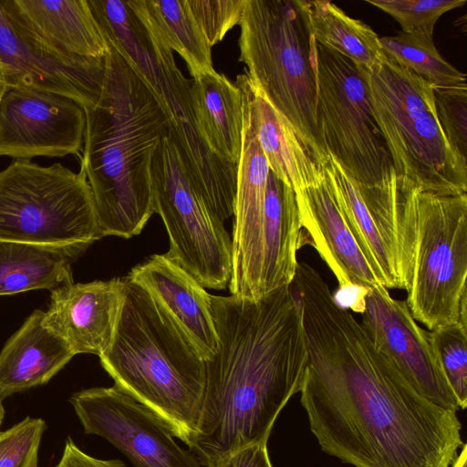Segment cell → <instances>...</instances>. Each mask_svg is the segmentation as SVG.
<instances>
[{"label": "cell", "instance_id": "cell-9", "mask_svg": "<svg viewBox=\"0 0 467 467\" xmlns=\"http://www.w3.org/2000/svg\"><path fill=\"white\" fill-rule=\"evenodd\" d=\"M102 238L84 171L15 160L0 171V241L90 246Z\"/></svg>", "mask_w": 467, "mask_h": 467}, {"label": "cell", "instance_id": "cell-19", "mask_svg": "<svg viewBox=\"0 0 467 467\" xmlns=\"http://www.w3.org/2000/svg\"><path fill=\"white\" fill-rule=\"evenodd\" d=\"M141 285L172 317L204 361L218 348L212 295L184 268L164 254H153L127 275Z\"/></svg>", "mask_w": 467, "mask_h": 467}, {"label": "cell", "instance_id": "cell-13", "mask_svg": "<svg viewBox=\"0 0 467 467\" xmlns=\"http://www.w3.org/2000/svg\"><path fill=\"white\" fill-rule=\"evenodd\" d=\"M69 402L87 434L104 438L136 467H201L160 418L115 386L82 389Z\"/></svg>", "mask_w": 467, "mask_h": 467}, {"label": "cell", "instance_id": "cell-31", "mask_svg": "<svg viewBox=\"0 0 467 467\" xmlns=\"http://www.w3.org/2000/svg\"><path fill=\"white\" fill-rule=\"evenodd\" d=\"M392 16L401 26V32L433 37L438 19L446 12L461 7L466 0H366Z\"/></svg>", "mask_w": 467, "mask_h": 467}, {"label": "cell", "instance_id": "cell-16", "mask_svg": "<svg viewBox=\"0 0 467 467\" xmlns=\"http://www.w3.org/2000/svg\"><path fill=\"white\" fill-rule=\"evenodd\" d=\"M269 172L243 99L242 146L236 163L232 274L228 285L231 295L241 298L262 297L265 202Z\"/></svg>", "mask_w": 467, "mask_h": 467}, {"label": "cell", "instance_id": "cell-4", "mask_svg": "<svg viewBox=\"0 0 467 467\" xmlns=\"http://www.w3.org/2000/svg\"><path fill=\"white\" fill-rule=\"evenodd\" d=\"M124 278V299L112 342L100 363L114 386L149 409L187 446L203 401L205 361L164 308Z\"/></svg>", "mask_w": 467, "mask_h": 467}, {"label": "cell", "instance_id": "cell-11", "mask_svg": "<svg viewBox=\"0 0 467 467\" xmlns=\"http://www.w3.org/2000/svg\"><path fill=\"white\" fill-rule=\"evenodd\" d=\"M316 55L317 123L327 151L358 183L375 184L393 166L362 73L351 60L318 44Z\"/></svg>", "mask_w": 467, "mask_h": 467}, {"label": "cell", "instance_id": "cell-37", "mask_svg": "<svg viewBox=\"0 0 467 467\" xmlns=\"http://www.w3.org/2000/svg\"><path fill=\"white\" fill-rule=\"evenodd\" d=\"M368 288L354 284L337 285L333 295L335 302L342 308L350 312L362 313L365 307V297Z\"/></svg>", "mask_w": 467, "mask_h": 467}, {"label": "cell", "instance_id": "cell-33", "mask_svg": "<svg viewBox=\"0 0 467 467\" xmlns=\"http://www.w3.org/2000/svg\"><path fill=\"white\" fill-rule=\"evenodd\" d=\"M437 117L452 149L467 160V86L433 87Z\"/></svg>", "mask_w": 467, "mask_h": 467}, {"label": "cell", "instance_id": "cell-18", "mask_svg": "<svg viewBox=\"0 0 467 467\" xmlns=\"http://www.w3.org/2000/svg\"><path fill=\"white\" fill-rule=\"evenodd\" d=\"M306 244L313 245L336 276L338 285L386 287L347 223L326 178L295 192Z\"/></svg>", "mask_w": 467, "mask_h": 467}, {"label": "cell", "instance_id": "cell-2", "mask_svg": "<svg viewBox=\"0 0 467 467\" xmlns=\"http://www.w3.org/2000/svg\"><path fill=\"white\" fill-rule=\"evenodd\" d=\"M212 310L218 348L205 361L202 411L188 445L204 467L267 441L278 414L300 391L308 362L290 285L255 300L212 296Z\"/></svg>", "mask_w": 467, "mask_h": 467}, {"label": "cell", "instance_id": "cell-12", "mask_svg": "<svg viewBox=\"0 0 467 467\" xmlns=\"http://www.w3.org/2000/svg\"><path fill=\"white\" fill-rule=\"evenodd\" d=\"M0 70L8 88L59 94L85 109L99 99L104 57L56 48L35 31L15 0H0Z\"/></svg>", "mask_w": 467, "mask_h": 467}, {"label": "cell", "instance_id": "cell-8", "mask_svg": "<svg viewBox=\"0 0 467 467\" xmlns=\"http://www.w3.org/2000/svg\"><path fill=\"white\" fill-rule=\"evenodd\" d=\"M413 251L407 306L428 330L467 325V194L412 184Z\"/></svg>", "mask_w": 467, "mask_h": 467}, {"label": "cell", "instance_id": "cell-3", "mask_svg": "<svg viewBox=\"0 0 467 467\" xmlns=\"http://www.w3.org/2000/svg\"><path fill=\"white\" fill-rule=\"evenodd\" d=\"M109 47L99 99L84 109L80 169L91 189L102 237L128 239L139 234L154 213L151 161L168 129L152 92Z\"/></svg>", "mask_w": 467, "mask_h": 467}, {"label": "cell", "instance_id": "cell-39", "mask_svg": "<svg viewBox=\"0 0 467 467\" xmlns=\"http://www.w3.org/2000/svg\"><path fill=\"white\" fill-rule=\"evenodd\" d=\"M7 88H8V86L5 82V77L2 73V71L0 70V101Z\"/></svg>", "mask_w": 467, "mask_h": 467}, {"label": "cell", "instance_id": "cell-26", "mask_svg": "<svg viewBox=\"0 0 467 467\" xmlns=\"http://www.w3.org/2000/svg\"><path fill=\"white\" fill-rule=\"evenodd\" d=\"M323 171L347 223L368 260L383 276L386 287L406 290L395 252L368 209L358 182L332 155H328Z\"/></svg>", "mask_w": 467, "mask_h": 467}, {"label": "cell", "instance_id": "cell-17", "mask_svg": "<svg viewBox=\"0 0 467 467\" xmlns=\"http://www.w3.org/2000/svg\"><path fill=\"white\" fill-rule=\"evenodd\" d=\"M123 299V277L71 282L51 291L43 324L75 355L99 357L112 342Z\"/></svg>", "mask_w": 467, "mask_h": 467}, {"label": "cell", "instance_id": "cell-15", "mask_svg": "<svg viewBox=\"0 0 467 467\" xmlns=\"http://www.w3.org/2000/svg\"><path fill=\"white\" fill-rule=\"evenodd\" d=\"M86 128L84 109L65 96L33 88H8L0 101V156L78 154Z\"/></svg>", "mask_w": 467, "mask_h": 467}, {"label": "cell", "instance_id": "cell-23", "mask_svg": "<svg viewBox=\"0 0 467 467\" xmlns=\"http://www.w3.org/2000/svg\"><path fill=\"white\" fill-rule=\"evenodd\" d=\"M190 97L198 130L210 150L236 165L242 146L241 89L213 68L192 77Z\"/></svg>", "mask_w": 467, "mask_h": 467}, {"label": "cell", "instance_id": "cell-22", "mask_svg": "<svg viewBox=\"0 0 467 467\" xmlns=\"http://www.w3.org/2000/svg\"><path fill=\"white\" fill-rule=\"evenodd\" d=\"M306 244L296 193L270 171L265 202L262 297L291 285L298 265L297 251Z\"/></svg>", "mask_w": 467, "mask_h": 467}, {"label": "cell", "instance_id": "cell-1", "mask_svg": "<svg viewBox=\"0 0 467 467\" xmlns=\"http://www.w3.org/2000/svg\"><path fill=\"white\" fill-rule=\"evenodd\" d=\"M308 362L301 404L321 449L354 467H450L463 446L456 411L420 395L299 262L290 285Z\"/></svg>", "mask_w": 467, "mask_h": 467}, {"label": "cell", "instance_id": "cell-25", "mask_svg": "<svg viewBox=\"0 0 467 467\" xmlns=\"http://www.w3.org/2000/svg\"><path fill=\"white\" fill-rule=\"evenodd\" d=\"M88 247L0 241V296L73 282L71 265Z\"/></svg>", "mask_w": 467, "mask_h": 467}, {"label": "cell", "instance_id": "cell-32", "mask_svg": "<svg viewBox=\"0 0 467 467\" xmlns=\"http://www.w3.org/2000/svg\"><path fill=\"white\" fill-rule=\"evenodd\" d=\"M47 429L41 418L26 417L0 432V467H39L38 451Z\"/></svg>", "mask_w": 467, "mask_h": 467}, {"label": "cell", "instance_id": "cell-14", "mask_svg": "<svg viewBox=\"0 0 467 467\" xmlns=\"http://www.w3.org/2000/svg\"><path fill=\"white\" fill-rule=\"evenodd\" d=\"M360 323L374 346L423 397L450 410H460L433 350L430 331L418 325L405 300L388 288H368Z\"/></svg>", "mask_w": 467, "mask_h": 467}, {"label": "cell", "instance_id": "cell-7", "mask_svg": "<svg viewBox=\"0 0 467 467\" xmlns=\"http://www.w3.org/2000/svg\"><path fill=\"white\" fill-rule=\"evenodd\" d=\"M109 47L152 92L190 182L209 210L224 223L234 214L236 165L215 156L202 140L191 104V82L178 67L173 51L140 22L124 30Z\"/></svg>", "mask_w": 467, "mask_h": 467}, {"label": "cell", "instance_id": "cell-21", "mask_svg": "<svg viewBox=\"0 0 467 467\" xmlns=\"http://www.w3.org/2000/svg\"><path fill=\"white\" fill-rule=\"evenodd\" d=\"M234 84L242 91L270 171L294 192L320 182L325 177L323 169L314 161L292 128L251 84L247 76L238 75Z\"/></svg>", "mask_w": 467, "mask_h": 467}, {"label": "cell", "instance_id": "cell-6", "mask_svg": "<svg viewBox=\"0 0 467 467\" xmlns=\"http://www.w3.org/2000/svg\"><path fill=\"white\" fill-rule=\"evenodd\" d=\"M358 68L396 174L435 193H466L467 160L441 127L433 86L385 55L371 68Z\"/></svg>", "mask_w": 467, "mask_h": 467}, {"label": "cell", "instance_id": "cell-34", "mask_svg": "<svg viewBox=\"0 0 467 467\" xmlns=\"http://www.w3.org/2000/svg\"><path fill=\"white\" fill-rule=\"evenodd\" d=\"M190 12L212 47L239 25L245 0H186Z\"/></svg>", "mask_w": 467, "mask_h": 467}, {"label": "cell", "instance_id": "cell-24", "mask_svg": "<svg viewBox=\"0 0 467 467\" xmlns=\"http://www.w3.org/2000/svg\"><path fill=\"white\" fill-rule=\"evenodd\" d=\"M35 31L56 48L103 58L109 51L87 0H15Z\"/></svg>", "mask_w": 467, "mask_h": 467}, {"label": "cell", "instance_id": "cell-40", "mask_svg": "<svg viewBox=\"0 0 467 467\" xmlns=\"http://www.w3.org/2000/svg\"><path fill=\"white\" fill-rule=\"evenodd\" d=\"M4 417H5V409H4V406H3V401L0 400V428L2 426V423H3V420H4ZM0 432H1V430H0Z\"/></svg>", "mask_w": 467, "mask_h": 467}, {"label": "cell", "instance_id": "cell-27", "mask_svg": "<svg viewBox=\"0 0 467 467\" xmlns=\"http://www.w3.org/2000/svg\"><path fill=\"white\" fill-rule=\"evenodd\" d=\"M145 29L176 51L192 77L213 69L211 47L195 23L186 0H127Z\"/></svg>", "mask_w": 467, "mask_h": 467}, {"label": "cell", "instance_id": "cell-29", "mask_svg": "<svg viewBox=\"0 0 467 467\" xmlns=\"http://www.w3.org/2000/svg\"><path fill=\"white\" fill-rule=\"evenodd\" d=\"M384 55L417 74L433 87L467 86L466 75L450 64L436 48L433 37L403 32L379 37Z\"/></svg>", "mask_w": 467, "mask_h": 467}, {"label": "cell", "instance_id": "cell-28", "mask_svg": "<svg viewBox=\"0 0 467 467\" xmlns=\"http://www.w3.org/2000/svg\"><path fill=\"white\" fill-rule=\"evenodd\" d=\"M309 26L317 44L364 69L383 57L379 36L366 23L348 16L330 1H306Z\"/></svg>", "mask_w": 467, "mask_h": 467}, {"label": "cell", "instance_id": "cell-5", "mask_svg": "<svg viewBox=\"0 0 467 467\" xmlns=\"http://www.w3.org/2000/svg\"><path fill=\"white\" fill-rule=\"evenodd\" d=\"M245 74L323 169L328 153L317 115V43L305 0H245L239 23Z\"/></svg>", "mask_w": 467, "mask_h": 467}, {"label": "cell", "instance_id": "cell-30", "mask_svg": "<svg viewBox=\"0 0 467 467\" xmlns=\"http://www.w3.org/2000/svg\"><path fill=\"white\" fill-rule=\"evenodd\" d=\"M430 338L459 408L466 409L467 325L452 323L437 327L430 331Z\"/></svg>", "mask_w": 467, "mask_h": 467}, {"label": "cell", "instance_id": "cell-36", "mask_svg": "<svg viewBox=\"0 0 467 467\" xmlns=\"http://www.w3.org/2000/svg\"><path fill=\"white\" fill-rule=\"evenodd\" d=\"M53 467H126L119 460H102L80 450L71 438H67L59 462Z\"/></svg>", "mask_w": 467, "mask_h": 467}, {"label": "cell", "instance_id": "cell-38", "mask_svg": "<svg viewBox=\"0 0 467 467\" xmlns=\"http://www.w3.org/2000/svg\"><path fill=\"white\" fill-rule=\"evenodd\" d=\"M467 451H466V444L464 443L462 447V450L458 456L456 457L454 462L452 463V467H467Z\"/></svg>", "mask_w": 467, "mask_h": 467}, {"label": "cell", "instance_id": "cell-10", "mask_svg": "<svg viewBox=\"0 0 467 467\" xmlns=\"http://www.w3.org/2000/svg\"><path fill=\"white\" fill-rule=\"evenodd\" d=\"M150 179L154 213L161 216L169 235L165 254L204 288L228 287L231 237L190 182L168 133L153 153Z\"/></svg>", "mask_w": 467, "mask_h": 467}, {"label": "cell", "instance_id": "cell-35", "mask_svg": "<svg viewBox=\"0 0 467 467\" xmlns=\"http://www.w3.org/2000/svg\"><path fill=\"white\" fill-rule=\"evenodd\" d=\"M214 467H273L267 451V441L244 446L225 456Z\"/></svg>", "mask_w": 467, "mask_h": 467}, {"label": "cell", "instance_id": "cell-20", "mask_svg": "<svg viewBox=\"0 0 467 467\" xmlns=\"http://www.w3.org/2000/svg\"><path fill=\"white\" fill-rule=\"evenodd\" d=\"M35 310L0 351V400L47 384L75 356Z\"/></svg>", "mask_w": 467, "mask_h": 467}]
</instances>
